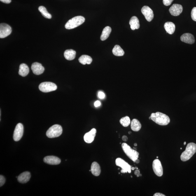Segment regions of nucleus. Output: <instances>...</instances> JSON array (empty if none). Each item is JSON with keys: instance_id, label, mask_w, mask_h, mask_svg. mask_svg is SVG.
<instances>
[{"instance_id": "47", "label": "nucleus", "mask_w": 196, "mask_h": 196, "mask_svg": "<svg viewBox=\"0 0 196 196\" xmlns=\"http://www.w3.org/2000/svg\"><path fill=\"white\" fill-rule=\"evenodd\" d=\"M182 149V148H181V150Z\"/></svg>"}, {"instance_id": "33", "label": "nucleus", "mask_w": 196, "mask_h": 196, "mask_svg": "<svg viewBox=\"0 0 196 196\" xmlns=\"http://www.w3.org/2000/svg\"><path fill=\"white\" fill-rule=\"evenodd\" d=\"M101 103L99 101H96L95 103H94V106L96 107H98L101 106Z\"/></svg>"}, {"instance_id": "44", "label": "nucleus", "mask_w": 196, "mask_h": 196, "mask_svg": "<svg viewBox=\"0 0 196 196\" xmlns=\"http://www.w3.org/2000/svg\"><path fill=\"white\" fill-rule=\"evenodd\" d=\"M149 119H150V120H151V116H150V117H149Z\"/></svg>"}, {"instance_id": "42", "label": "nucleus", "mask_w": 196, "mask_h": 196, "mask_svg": "<svg viewBox=\"0 0 196 196\" xmlns=\"http://www.w3.org/2000/svg\"><path fill=\"white\" fill-rule=\"evenodd\" d=\"M135 169H138V167H135Z\"/></svg>"}, {"instance_id": "46", "label": "nucleus", "mask_w": 196, "mask_h": 196, "mask_svg": "<svg viewBox=\"0 0 196 196\" xmlns=\"http://www.w3.org/2000/svg\"><path fill=\"white\" fill-rule=\"evenodd\" d=\"M157 158H158V157H157Z\"/></svg>"}, {"instance_id": "4", "label": "nucleus", "mask_w": 196, "mask_h": 196, "mask_svg": "<svg viewBox=\"0 0 196 196\" xmlns=\"http://www.w3.org/2000/svg\"><path fill=\"white\" fill-rule=\"evenodd\" d=\"M121 146L124 153L127 156L133 161L135 162L136 160L139 158V153L136 150L131 148L127 143H122Z\"/></svg>"}, {"instance_id": "20", "label": "nucleus", "mask_w": 196, "mask_h": 196, "mask_svg": "<svg viewBox=\"0 0 196 196\" xmlns=\"http://www.w3.org/2000/svg\"><path fill=\"white\" fill-rule=\"evenodd\" d=\"M29 72V68L25 64L22 63L19 66V74L22 77L27 76Z\"/></svg>"}, {"instance_id": "5", "label": "nucleus", "mask_w": 196, "mask_h": 196, "mask_svg": "<svg viewBox=\"0 0 196 196\" xmlns=\"http://www.w3.org/2000/svg\"><path fill=\"white\" fill-rule=\"evenodd\" d=\"M63 132L62 126L60 125H54L48 129L46 132V136L49 138H54L59 137Z\"/></svg>"}, {"instance_id": "22", "label": "nucleus", "mask_w": 196, "mask_h": 196, "mask_svg": "<svg viewBox=\"0 0 196 196\" xmlns=\"http://www.w3.org/2000/svg\"><path fill=\"white\" fill-rule=\"evenodd\" d=\"M76 51L72 49L66 50L64 53L65 58L68 60H73L76 57Z\"/></svg>"}, {"instance_id": "27", "label": "nucleus", "mask_w": 196, "mask_h": 196, "mask_svg": "<svg viewBox=\"0 0 196 196\" xmlns=\"http://www.w3.org/2000/svg\"><path fill=\"white\" fill-rule=\"evenodd\" d=\"M39 11L41 12V14L45 18L51 19L52 18V16L47 11L46 8L43 6H40L38 8Z\"/></svg>"}, {"instance_id": "3", "label": "nucleus", "mask_w": 196, "mask_h": 196, "mask_svg": "<svg viewBox=\"0 0 196 196\" xmlns=\"http://www.w3.org/2000/svg\"><path fill=\"white\" fill-rule=\"evenodd\" d=\"M85 21V19L83 16H78L72 18L68 21L66 24V29H75L83 23Z\"/></svg>"}, {"instance_id": "41", "label": "nucleus", "mask_w": 196, "mask_h": 196, "mask_svg": "<svg viewBox=\"0 0 196 196\" xmlns=\"http://www.w3.org/2000/svg\"><path fill=\"white\" fill-rule=\"evenodd\" d=\"M185 144H186V142H185L184 143V145H185Z\"/></svg>"}, {"instance_id": "9", "label": "nucleus", "mask_w": 196, "mask_h": 196, "mask_svg": "<svg viewBox=\"0 0 196 196\" xmlns=\"http://www.w3.org/2000/svg\"><path fill=\"white\" fill-rule=\"evenodd\" d=\"M12 29L8 24L2 23L0 24V38H4L11 34Z\"/></svg>"}, {"instance_id": "16", "label": "nucleus", "mask_w": 196, "mask_h": 196, "mask_svg": "<svg viewBox=\"0 0 196 196\" xmlns=\"http://www.w3.org/2000/svg\"><path fill=\"white\" fill-rule=\"evenodd\" d=\"M180 39L181 41L189 44H192L195 41L194 36L190 33H185L183 34L181 36Z\"/></svg>"}, {"instance_id": "28", "label": "nucleus", "mask_w": 196, "mask_h": 196, "mask_svg": "<svg viewBox=\"0 0 196 196\" xmlns=\"http://www.w3.org/2000/svg\"><path fill=\"white\" fill-rule=\"evenodd\" d=\"M120 123L125 127H128L130 124V120L128 116L122 117L120 120Z\"/></svg>"}, {"instance_id": "21", "label": "nucleus", "mask_w": 196, "mask_h": 196, "mask_svg": "<svg viewBox=\"0 0 196 196\" xmlns=\"http://www.w3.org/2000/svg\"><path fill=\"white\" fill-rule=\"evenodd\" d=\"M164 28L167 33L169 34H173L175 32L176 26L173 22H167L164 24Z\"/></svg>"}, {"instance_id": "30", "label": "nucleus", "mask_w": 196, "mask_h": 196, "mask_svg": "<svg viewBox=\"0 0 196 196\" xmlns=\"http://www.w3.org/2000/svg\"><path fill=\"white\" fill-rule=\"evenodd\" d=\"M5 181H6V179H5L4 176L2 175H1L0 176V187H2L4 185L5 183Z\"/></svg>"}, {"instance_id": "17", "label": "nucleus", "mask_w": 196, "mask_h": 196, "mask_svg": "<svg viewBox=\"0 0 196 196\" xmlns=\"http://www.w3.org/2000/svg\"><path fill=\"white\" fill-rule=\"evenodd\" d=\"M31 174L29 171L21 173L17 177V181L21 183H26L29 181L31 178Z\"/></svg>"}, {"instance_id": "43", "label": "nucleus", "mask_w": 196, "mask_h": 196, "mask_svg": "<svg viewBox=\"0 0 196 196\" xmlns=\"http://www.w3.org/2000/svg\"><path fill=\"white\" fill-rule=\"evenodd\" d=\"M128 133H129V134H130L131 133H132V132H129Z\"/></svg>"}, {"instance_id": "2", "label": "nucleus", "mask_w": 196, "mask_h": 196, "mask_svg": "<svg viewBox=\"0 0 196 196\" xmlns=\"http://www.w3.org/2000/svg\"><path fill=\"white\" fill-rule=\"evenodd\" d=\"M196 152V144L191 142L187 145L185 151L182 153L181 159L182 161H188L191 158Z\"/></svg>"}, {"instance_id": "7", "label": "nucleus", "mask_w": 196, "mask_h": 196, "mask_svg": "<svg viewBox=\"0 0 196 196\" xmlns=\"http://www.w3.org/2000/svg\"><path fill=\"white\" fill-rule=\"evenodd\" d=\"M115 164L117 166L121 167L122 170L121 172L122 173H131L132 166L125 161L121 158H117L115 160Z\"/></svg>"}, {"instance_id": "24", "label": "nucleus", "mask_w": 196, "mask_h": 196, "mask_svg": "<svg viewBox=\"0 0 196 196\" xmlns=\"http://www.w3.org/2000/svg\"><path fill=\"white\" fill-rule=\"evenodd\" d=\"M112 31V29L109 26H107L104 28L103 31L100 38L102 41H104L109 37Z\"/></svg>"}, {"instance_id": "12", "label": "nucleus", "mask_w": 196, "mask_h": 196, "mask_svg": "<svg viewBox=\"0 0 196 196\" xmlns=\"http://www.w3.org/2000/svg\"><path fill=\"white\" fill-rule=\"evenodd\" d=\"M183 7L182 5L177 4H173L170 8L169 11L171 14L174 16H178L183 11Z\"/></svg>"}, {"instance_id": "10", "label": "nucleus", "mask_w": 196, "mask_h": 196, "mask_svg": "<svg viewBox=\"0 0 196 196\" xmlns=\"http://www.w3.org/2000/svg\"><path fill=\"white\" fill-rule=\"evenodd\" d=\"M153 170L155 174L158 176H161L163 174V170L161 163L158 159H155L153 163Z\"/></svg>"}, {"instance_id": "35", "label": "nucleus", "mask_w": 196, "mask_h": 196, "mask_svg": "<svg viewBox=\"0 0 196 196\" xmlns=\"http://www.w3.org/2000/svg\"><path fill=\"white\" fill-rule=\"evenodd\" d=\"M2 2L6 3V4H9L11 2V0H0Z\"/></svg>"}, {"instance_id": "1", "label": "nucleus", "mask_w": 196, "mask_h": 196, "mask_svg": "<svg viewBox=\"0 0 196 196\" xmlns=\"http://www.w3.org/2000/svg\"><path fill=\"white\" fill-rule=\"evenodd\" d=\"M150 116L152 121L160 125H167L170 122V119L168 115L160 112L152 113Z\"/></svg>"}, {"instance_id": "8", "label": "nucleus", "mask_w": 196, "mask_h": 196, "mask_svg": "<svg viewBox=\"0 0 196 196\" xmlns=\"http://www.w3.org/2000/svg\"><path fill=\"white\" fill-rule=\"evenodd\" d=\"M24 132L23 125L21 123L17 124L14 131L13 139L15 141H18L21 139Z\"/></svg>"}, {"instance_id": "23", "label": "nucleus", "mask_w": 196, "mask_h": 196, "mask_svg": "<svg viewBox=\"0 0 196 196\" xmlns=\"http://www.w3.org/2000/svg\"><path fill=\"white\" fill-rule=\"evenodd\" d=\"M141 124L139 120L134 119L131 122V128L134 132H138L141 128Z\"/></svg>"}, {"instance_id": "29", "label": "nucleus", "mask_w": 196, "mask_h": 196, "mask_svg": "<svg viewBox=\"0 0 196 196\" xmlns=\"http://www.w3.org/2000/svg\"><path fill=\"white\" fill-rule=\"evenodd\" d=\"M191 18L194 21L196 22V7H194L191 12Z\"/></svg>"}, {"instance_id": "32", "label": "nucleus", "mask_w": 196, "mask_h": 196, "mask_svg": "<svg viewBox=\"0 0 196 196\" xmlns=\"http://www.w3.org/2000/svg\"><path fill=\"white\" fill-rule=\"evenodd\" d=\"M98 97L100 99H103L105 97V94L104 92L100 91L98 93Z\"/></svg>"}, {"instance_id": "31", "label": "nucleus", "mask_w": 196, "mask_h": 196, "mask_svg": "<svg viewBox=\"0 0 196 196\" xmlns=\"http://www.w3.org/2000/svg\"><path fill=\"white\" fill-rule=\"evenodd\" d=\"M174 0H163V3L166 6H169L171 5Z\"/></svg>"}, {"instance_id": "37", "label": "nucleus", "mask_w": 196, "mask_h": 196, "mask_svg": "<svg viewBox=\"0 0 196 196\" xmlns=\"http://www.w3.org/2000/svg\"><path fill=\"white\" fill-rule=\"evenodd\" d=\"M164 194L160 193H156L154 194V196H165Z\"/></svg>"}, {"instance_id": "36", "label": "nucleus", "mask_w": 196, "mask_h": 196, "mask_svg": "<svg viewBox=\"0 0 196 196\" xmlns=\"http://www.w3.org/2000/svg\"><path fill=\"white\" fill-rule=\"evenodd\" d=\"M122 139L124 141L126 142L127 141V140H128V138L127 137V136H122Z\"/></svg>"}, {"instance_id": "40", "label": "nucleus", "mask_w": 196, "mask_h": 196, "mask_svg": "<svg viewBox=\"0 0 196 196\" xmlns=\"http://www.w3.org/2000/svg\"><path fill=\"white\" fill-rule=\"evenodd\" d=\"M134 146H137V144H136V143H135L134 144Z\"/></svg>"}, {"instance_id": "39", "label": "nucleus", "mask_w": 196, "mask_h": 196, "mask_svg": "<svg viewBox=\"0 0 196 196\" xmlns=\"http://www.w3.org/2000/svg\"><path fill=\"white\" fill-rule=\"evenodd\" d=\"M135 169V167H132V168H131V169L132 170H134Z\"/></svg>"}, {"instance_id": "13", "label": "nucleus", "mask_w": 196, "mask_h": 196, "mask_svg": "<svg viewBox=\"0 0 196 196\" xmlns=\"http://www.w3.org/2000/svg\"><path fill=\"white\" fill-rule=\"evenodd\" d=\"M96 132V129L93 128L91 129L90 132L86 133L84 136V140L85 142L87 143H91L94 140Z\"/></svg>"}, {"instance_id": "45", "label": "nucleus", "mask_w": 196, "mask_h": 196, "mask_svg": "<svg viewBox=\"0 0 196 196\" xmlns=\"http://www.w3.org/2000/svg\"><path fill=\"white\" fill-rule=\"evenodd\" d=\"M133 148L135 150H136V148Z\"/></svg>"}, {"instance_id": "11", "label": "nucleus", "mask_w": 196, "mask_h": 196, "mask_svg": "<svg viewBox=\"0 0 196 196\" xmlns=\"http://www.w3.org/2000/svg\"><path fill=\"white\" fill-rule=\"evenodd\" d=\"M141 12L148 22H151L153 20L154 16L153 12L149 7L143 6L141 9Z\"/></svg>"}, {"instance_id": "14", "label": "nucleus", "mask_w": 196, "mask_h": 196, "mask_svg": "<svg viewBox=\"0 0 196 196\" xmlns=\"http://www.w3.org/2000/svg\"><path fill=\"white\" fill-rule=\"evenodd\" d=\"M31 69L34 74L38 75L42 74L44 71V67L38 62L33 63L31 66Z\"/></svg>"}, {"instance_id": "19", "label": "nucleus", "mask_w": 196, "mask_h": 196, "mask_svg": "<svg viewBox=\"0 0 196 196\" xmlns=\"http://www.w3.org/2000/svg\"><path fill=\"white\" fill-rule=\"evenodd\" d=\"M131 29L132 30L139 29L140 27L139 20L137 17L133 16L132 17L129 21Z\"/></svg>"}, {"instance_id": "38", "label": "nucleus", "mask_w": 196, "mask_h": 196, "mask_svg": "<svg viewBox=\"0 0 196 196\" xmlns=\"http://www.w3.org/2000/svg\"><path fill=\"white\" fill-rule=\"evenodd\" d=\"M135 162L136 164H139V160L138 159L136 160Z\"/></svg>"}, {"instance_id": "25", "label": "nucleus", "mask_w": 196, "mask_h": 196, "mask_svg": "<svg viewBox=\"0 0 196 196\" xmlns=\"http://www.w3.org/2000/svg\"><path fill=\"white\" fill-rule=\"evenodd\" d=\"M78 61L80 63L83 65L90 64L92 62V59L90 56L83 55L80 57Z\"/></svg>"}, {"instance_id": "6", "label": "nucleus", "mask_w": 196, "mask_h": 196, "mask_svg": "<svg viewBox=\"0 0 196 196\" xmlns=\"http://www.w3.org/2000/svg\"><path fill=\"white\" fill-rule=\"evenodd\" d=\"M38 88L41 91L47 93L57 90V86L55 84L52 82H45L40 84Z\"/></svg>"}, {"instance_id": "26", "label": "nucleus", "mask_w": 196, "mask_h": 196, "mask_svg": "<svg viewBox=\"0 0 196 196\" xmlns=\"http://www.w3.org/2000/svg\"><path fill=\"white\" fill-rule=\"evenodd\" d=\"M114 55L117 57H122L124 55L125 52L120 45H116L114 47L112 50Z\"/></svg>"}, {"instance_id": "18", "label": "nucleus", "mask_w": 196, "mask_h": 196, "mask_svg": "<svg viewBox=\"0 0 196 196\" xmlns=\"http://www.w3.org/2000/svg\"><path fill=\"white\" fill-rule=\"evenodd\" d=\"M91 171L94 176H97L100 175L101 170L100 166L97 162H93L91 166Z\"/></svg>"}, {"instance_id": "15", "label": "nucleus", "mask_w": 196, "mask_h": 196, "mask_svg": "<svg viewBox=\"0 0 196 196\" xmlns=\"http://www.w3.org/2000/svg\"><path fill=\"white\" fill-rule=\"evenodd\" d=\"M44 162L45 163L51 165H57L60 163V159L54 156H48L44 158Z\"/></svg>"}, {"instance_id": "34", "label": "nucleus", "mask_w": 196, "mask_h": 196, "mask_svg": "<svg viewBox=\"0 0 196 196\" xmlns=\"http://www.w3.org/2000/svg\"><path fill=\"white\" fill-rule=\"evenodd\" d=\"M134 174L136 175L137 177H139V176H141L142 175L140 174L139 170L138 169H136V170L134 171Z\"/></svg>"}]
</instances>
